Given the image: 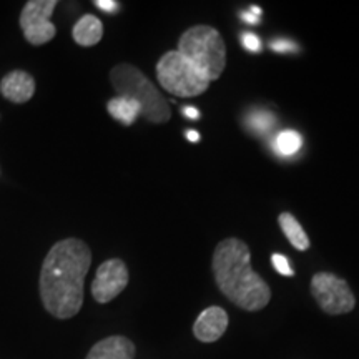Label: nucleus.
Masks as SVG:
<instances>
[{
    "mask_svg": "<svg viewBox=\"0 0 359 359\" xmlns=\"http://www.w3.org/2000/svg\"><path fill=\"white\" fill-rule=\"evenodd\" d=\"M241 40H243L245 47L248 48L250 52H262V42H259V39L255 34L246 32L243 37H241Z\"/></svg>",
    "mask_w": 359,
    "mask_h": 359,
    "instance_id": "18",
    "label": "nucleus"
},
{
    "mask_svg": "<svg viewBox=\"0 0 359 359\" xmlns=\"http://www.w3.org/2000/svg\"><path fill=\"white\" fill-rule=\"evenodd\" d=\"M90 264L92 251L77 238L62 240L52 246L40 271V296L52 316L69 320L80 311Z\"/></svg>",
    "mask_w": 359,
    "mask_h": 359,
    "instance_id": "1",
    "label": "nucleus"
},
{
    "mask_svg": "<svg viewBox=\"0 0 359 359\" xmlns=\"http://www.w3.org/2000/svg\"><path fill=\"white\" fill-rule=\"evenodd\" d=\"M243 19L246 22H250V24H258V22H259V19H258L257 15H253V13H248V12L243 13Z\"/></svg>",
    "mask_w": 359,
    "mask_h": 359,
    "instance_id": "22",
    "label": "nucleus"
},
{
    "mask_svg": "<svg viewBox=\"0 0 359 359\" xmlns=\"http://www.w3.org/2000/svg\"><path fill=\"white\" fill-rule=\"evenodd\" d=\"M2 95L13 103H25L34 97L35 80L27 72L13 70L0 82Z\"/></svg>",
    "mask_w": 359,
    "mask_h": 359,
    "instance_id": "10",
    "label": "nucleus"
},
{
    "mask_svg": "<svg viewBox=\"0 0 359 359\" xmlns=\"http://www.w3.org/2000/svg\"><path fill=\"white\" fill-rule=\"evenodd\" d=\"M135 344L125 336H110L90 349L85 359H133Z\"/></svg>",
    "mask_w": 359,
    "mask_h": 359,
    "instance_id": "11",
    "label": "nucleus"
},
{
    "mask_svg": "<svg viewBox=\"0 0 359 359\" xmlns=\"http://www.w3.org/2000/svg\"><path fill=\"white\" fill-rule=\"evenodd\" d=\"M95 6L103 12H115L118 8V4L114 2V0H97Z\"/></svg>",
    "mask_w": 359,
    "mask_h": 359,
    "instance_id": "20",
    "label": "nucleus"
},
{
    "mask_svg": "<svg viewBox=\"0 0 359 359\" xmlns=\"http://www.w3.org/2000/svg\"><path fill=\"white\" fill-rule=\"evenodd\" d=\"M311 293L320 308L327 314L349 313L356 304L348 283L333 273H316L311 280Z\"/></svg>",
    "mask_w": 359,
    "mask_h": 359,
    "instance_id": "6",
    "label": "nucleus"
},
{
    "mask_svg": "<svg viewBox=\"0 0 359 359\" xmlns=\"http://www.w3.org/2000/svg\"><path fill=\"white\" fill-rule=\"evenodd\" d=\"M280 226L283 233H285L286 238L290 240V243L294 246L296 250L304 251L309 248V238L306 235V231L303 230V226L299 224L298 219H296L291 213H281L280 218Z\"/></svg>",
    "mask_w": 359,
    "mask_h": 359,
    "instance_id": "13",
    "label": "nucleus"
},
{
    "mask_svg": "<svg viewBox=\"0 0 359 359\" xmlns=\"http://www.w3.org/2000/svg\"><path fill=\"white\" fill-rule=\"evenodd\" d=\"M303 145L302 135L294 130H283V132L278 135L275 140V148L280 155L290 156L298 154L299 148Z\"/></svg>",
    "mask_w": 359,
    "mask_h": 359,
    "instance_id": "15",
    "label": "nucleus"
},
{
    "mask_svg": "<svg viewBox=\"0 0 359 359\" xmlns=\"http://www.w3.org/2000/svg\"><path fill=\"white\" fill-rule=\"evenodd\" d=\"M271 262H273V266H275V269L280 273V275H283V276H293L294 275L293 269H291L290 263H288V258L283 257V255L275 253L271 257Z\"/></svg>",
    "mask_w": 359,
    "mask_h": 359,
    "instance_id": "17",
    "label": "nucleus"
},
{
    "mask_svg": "<svg viewBox=\"0 0 359 359\" xmlns=\"http://www.w3.org/2000/svg\"><path fill=\"white\" fill-rule=\"evenodd\" d=\"M55 7V0H30L25 4L20 15V27L27 42L43 45L55 37L57 29L50 22Z\"/></svg>",
    "mask_w": 359,
    "mask_h": 359,
    "instance_id": "7",
    "label": "nucleus"
},
{
    "mask_svg": "<svg viewBox=\"0 0 359 359\" xmlns=\"http://www.w3.org/2000/svg\"><path fill=\"white\" fill-rule=\"evenodd\" d=\"M177 50L198 69L206 79L218 80L226 65V47L217 29L195 25L180 37Z\"/></svg>",
    "mask_w": 359,
    "mask_h": 359,
    "instance_id": "4",
    "label": "nucleus"
},
{
    "mask_svg": "<svg viewBox=\"0 0 359 359\" xmlns=\"http://www.w3.org/2000/svg\"><path fill=\"white\" fill-rule=\"evenodd\" d=\"M187 137H188V140H190V142H198L200 140V133L195 132V130H190V132L187 133Z\"/></svg>",
    "mask_w": 359,
    "mask_h": 359,
    "instance_id": "23",
    "label": "nucleus"
},
{
    "mask_svg": "<svg viewBox=\"0 0 359 359\" xmlns=\"http://www.w3.org/2000/svg\"><path fill=\"white\" fill-rule=\"evenodd\" d=\"M228 327V314L223 308L212 306L200 313L193 325V333L201 343H215Z\"/></svg>",
    "mask_w": 359,
    "mask_h": 359,
    "instance_id": "9",
    "label": "nucleus"
},
{
    "mask_svg": "<svg viewBox=\"0 0 359 359\" xmlns=\"http://www.w3.org/2000/svg\"><path fill=\"white\" fill-rule=\"evenodd\" d=\"M107 109H109V114L114 116L115 120H118V122H122L123 125H132L135 120L138 118V115H142L140 105L125 97L111 98L109 105H107Z\"/></svg>",
    "mask_w": 359,
    "mask_h": 359,
    "instance_id": "14",
    "label": "nucleus"
},
{
    "mask_svg": "<svg viewBox=\"0 0 359 359\" xmlns=\"http://www.w3.org/2000/svg\"><path fill=\"white\" fill-rule=\"evenodd\" d=\"M251 12H253V15H259V13H262V8H259V7H257V6H253V7H251Z\"/></svg>",
    "mask_w": 359,
    "mask_h": 359,
    "instance_id": "24",
    "label": "nucleus"
},
{
    "mask_svg": "<svg viewBox=\"0 0 359 359\" xmlns=\"http://www.w3.org/2000/svg\"><path fill=\"white\" fill-rule=\"evenodd\" d=\"M110 80L118 97L130 98L140 105L142 115L151 123L168 122L172 111L158 88L137 67L122 64L110 72Z\"/></svg>",
    "mask_w": 359,
    "mask_h": 359,
    "instance_id": "3",
    "label": "nucleus"
},
{
    "mask_svg": "<svg viewBox=\"0 0 359 359\" xmlns=\"http://www.w3.org/2000/svg\"><path fill=\"white\" fill-rule=\"evenodd\" d=\"M183 111H185V115L188 116V118H191V120H196L200 116L198 110L193 109V107H185V109H183Z\"/></svg>",
    "mask_w": 359,
    "mask_h": 359,
    "instance_id": "21",
    "label": "nucleus"
},
{
    "mask_svg": "<svg viewBox=\"0 0 359 359\" xmlns=\"http://www.w3.org/2000/svg\"><path fill=\"white\" fill-rule=\"evenodd\" d=\"M161 87L177 97H196L205 93L210 80L178 50H170L156 64Z\"/></svg>",
    "mask_w": 359,
    "mask_h": 359,
    "instance_id": "5",
    "label": "nucleus"
},
{
    "mask_svg": "<svg viewBox=\"0 0 359 359\" xmlns=\"http://www.w3.org/2000/svg\"><path fill=\"white\" fill-rule=\"evenodd\" d=\"M271 48L276 52H291V50H296V45L288 42V40L278 39L271 42Z\"/></svg>",
    "mask_w": 359,
    "mask_h": 359,
    "instance_id": "19",
    "label": "nucleus"
},
{
    "mask_svg": "<svg viewBox=\"0 0 359 359\" xmlns=\"http://www.w3.org/2000/svg\"><path fill=\"white\" fill-rule=\"evenodd\" d=\"M248 245L238 238H228L213 255V275L222 293L245 311H258L269 303L271 290L258 273L251 269Z\"/></svg>",
    "mask_w": 359,
    "mask_h": 359,
    "instance_id": "2",
    "label": "nucleus"
},
{
    "mask_svg": "<svg viewBox=\"0 0 359 359\" xmlns=\"http://www.w3.org/2000/svg\"><path fill=\"white\" fill-rule=\"evenodd\" d=\"M74 40L82 47L97 45L103 37V25L95 15H83L74 27Z\"/></svg>",
    "mask_w": 359,
    "mask_h": 359,
    "instance_id": "12",
    "label": "nucleus"
},
{
    "mask_svg": "<svg viewBox=\"0 0 359 359\" xmlns=\"http://www.w3.org/2000/svg\"><path fill=\"white\" fill-rule=\"evenodd\" d=\"M248 125L259 133H266L275 125V118H273L271 114H266V111H258V114H253L250 116Z\"/></svg>",
    "mask_w": 359,
    "mask_h": 359,
    "instance_id": "16",
    "label": "nucleus"
},
{
    "mask_svg": "<svg viewBox=\"0 0 359 359\" xmlns=\"http://www.w3.org/2000/svg\"><path fill=\"white\" fill-rule=\"evenodd\" d=\"M128 285V268L122 259H109L97 269L92 294L98 303H110Z\"/></svg>",
    "mask_w": 359,
    "mask_h": 359,
    "instance_id": "8",
    "label": "nucleus"
}]
</instances>
